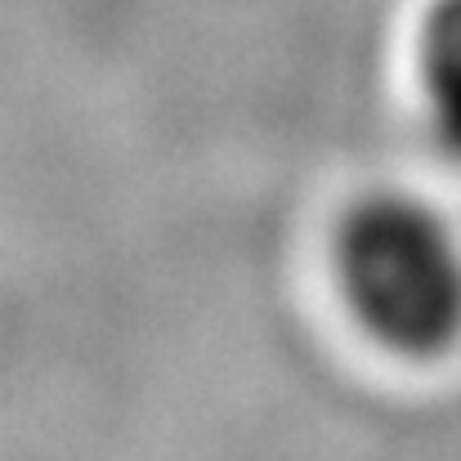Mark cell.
I'll list each match as a JSON object with an SVG mask.
<instances>
[{
    "label": "cell",
    "instance_id": "1",
    "mask_svg": "<svg viewBox=\"0 0 461 461\" xmlns=\"http://www.w3.org/2000/svg\"><path fill=\"white\" fill-rule=\"evenodd\" d=\"M331 274L381 349L439 358L461 340V233L426 197L363 193L331 233Z\"/></svg>",
    "mask_w": 461,
    "mask_h": 461
},
{
    "label": "cell",
    "instance_id": "2",
    "mask_svg": "<svg viewBox=\"0 0 461 461\" xmlns=\"http://www.w3.org/2000/svg\"><path fill=\"white\" fill-rule=\"evenodd\" d=\"M417 81L430 140L461 166V0H430L417 27Z\"/></svg>",
    "mask_w": 461,
    "mask_h": 461
}]
</instances>
